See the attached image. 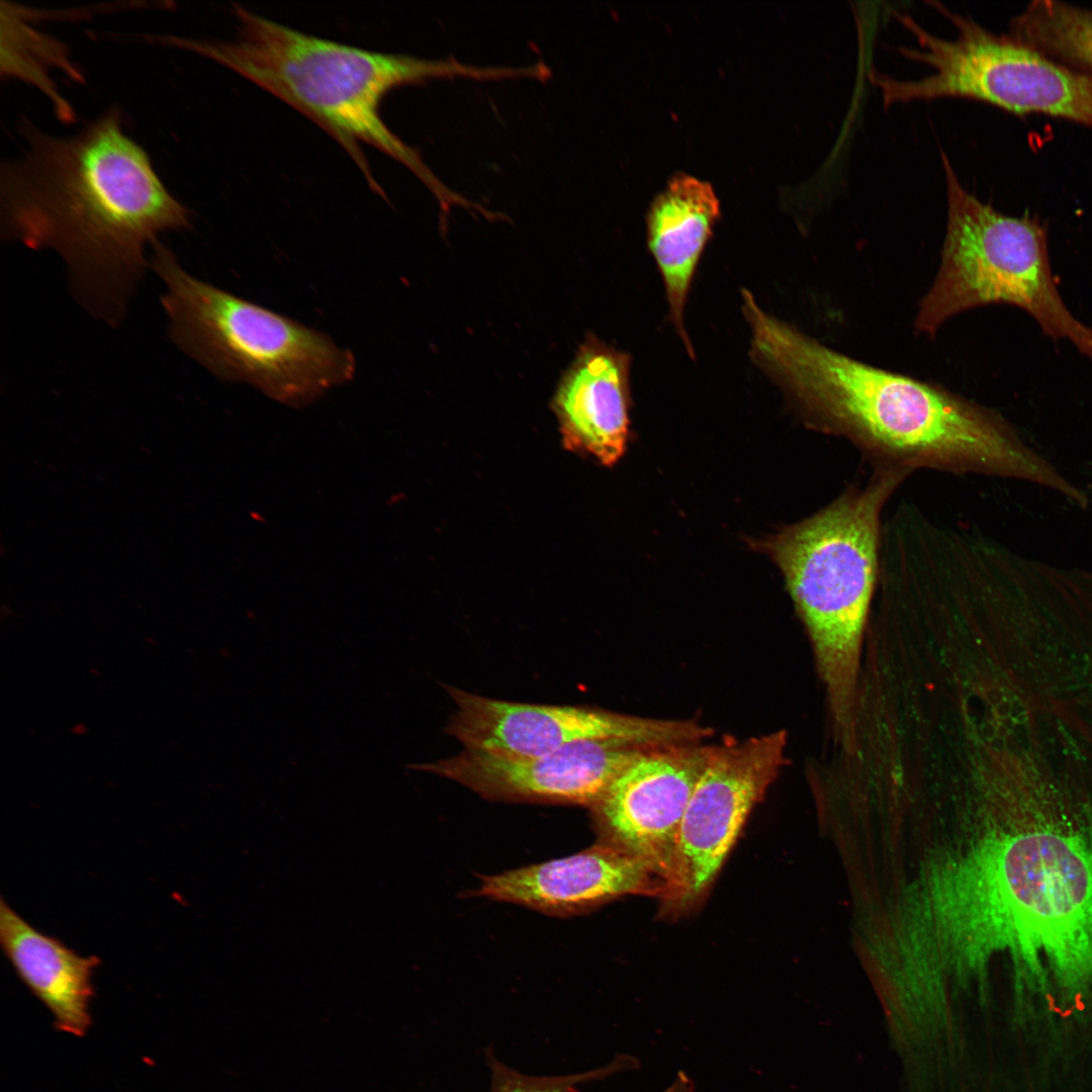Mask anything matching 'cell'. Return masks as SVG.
Listing matches in <instances>:
<instances>
[{
    "label": "cell",
    "instance_id": "1",
    "mask_svg": "<svg viewBox=\"0 0 1092 1092\" xmlns=\"http://www.w3.org/2000/svg\"><path fill=\"white\" fill-rule=\"evenodd\" d=\"M19 129L26 148L0 168L2 237L56 251L78 300L118 324L146 270V246L190 228V211L124 133L117 108L71 136L24 118Z\"/></svg>",
    "mask_w": 1092,
    "mask_h": 1092
},
{
    "label": "cell",
    "instance_id": "2",
    "mask_svg": "<svg viewBox=\"0 0 1092 1092\" xmlns=\"http://www.w3.org/2000/svg\"><path fill=\"white\" fill-rule=\"evenodd\" d=\"M741 294L753 361L810 428L847 440L874 466L1053 480L1052 468L994 411L845 355L768 314L748 290Z\"/></svg>",
    "mask_w": 1092,
    "mask_h": 1092
},
{
    "label": "cell",
    "instance_id": "3",
    "mask_svg": "<svg viewBox=\"0 0 1092 1092\" xmlns=\"http://www.w3.org/2000/svg\"><path fill=\"white\" fill-rule=\"evenodd\" d=\"M951 919L971 961L1008 954L1019 985L1092 987V828L1049 816L985 829L964 861Z\"/></svg>",
    "mask_w": 1092,
    "mask_h": 1092
},
{
    "label": "cell",
    "instance_id": "4",
    "mask_svg": "<svg viewBox=\"0 0 1092 1092\" xmlns=\"http://www.w3.org/2000/svg\"><path fill=\"white\" fill-rule=\"evenodd\" d=\"M234 10L238 20L234 40L161 35L159 43L212 60L296 108L345 148L380 195L383 191L360 143L412 170L443 209L459 202L460 197L439 182L418 153L389 129L380 106L389 91L403 84L452 75L495 78L494 69L370 51L305 33L240 5Z\"/></svg>",
    "mask_w": 1092,
    "mask_h": 1092
},
{
    "label": "cell",
    "instance_id": "5",
    "mask_svg": "<svg viewBox=\"0 0 1092 1092\" xmlns=\"http://www.w3.org/2000/svg\"><path fill=\"white\" fill-rule=\"evenodd\" d=\"M910 473L875 466L811 517L763 543L806 628L835 737L851 748L862 641L877 592L882 513Z\"/></svg>",
    "mask_w": 1092,
    "mask_h": 1092
},
{
    "label": "cell",
    "instance_id": "6",
    "mask_svg": "<svg viewBox=\"0 0 1092 1092\" xmlns=\"http://www.w3.org/2000/svg\"><path fill=\"white\" fill-rule=\"evenodd\" d=\"M153 248L170 338L212 374L289 404L352 378L353 355L327 335L193 277L159 241Z\"/></svg>",
    "mask_w": 1092,
    "mask_h": 1092
},
{
    "label": "cell",
    "instance_id": "7",
    "mask_svg": "<svg viewBox=\"0 0 1092 1092\" xmlns=\"http://www.w3.org/2000/svg\"><path fill=\"white\" fill-rule=\"evenodd\" d=\"M947 221L938 272L920 301L915 330L932 336L969 309L1005 303L1027 312L1044 335L1069 341L1092 362V329L1070 311L1057 287L1046 229L999 212L969 192L945 153Z\"/></svg>",
    "mask_w": 1092,
    "mask_h": 1092
},
{
    "label": "cell",
    "instance_id": "8",
    "mask_svg": "<svg viewBox=\"0 0 1092 1092\" xmlns=\"http://www.w3.org/2000/svg\"><path fill=\"white\" fill-rule=\"evenodd\" d=\"M954 39L928 34L919 61L932 73L919 80L922 97L969 98L1016 114H1044L1092 128V77L951 10Z\"/></svg>",
    "mask_w": 1092,
    "mask_h": 1092
},
{
    "label": "cell",
    "instance_id": "9",
    "mask_svg": "<svg viewBox=\"0 0 1092 1092\" xmlns=\"http://www.w3.org/2000/svg\"><path fill=\"white\" fill-rule=\"evenodd\" d=\"M784 730L715 745L677 832L666 915L695 908L714 883L754 805L786 761Z\"/></svg>",
    "mask_w": 1092,
    "mask_h": 1092
},
{
    "label": "cell",
    "instance_id": "10",
    "mask_svg": "<svg viewBox=\"0 0 1092 1092\" xmlns=\"http://www.w3.org/2000/svg\"><path fill=\"white\" fill-rule=\"evenodd\" d=\"M456 704L447 732L467 750L535 756L594 739L652 745L700 742L711 730L695 721L635 717L582 706L507 702L446 687Z\"/></svg>",
    "mask_w": 1092,
    "mask_h": 1092
},
{
    "label": "cell",
    "instance_id": "11",
    "mask_svg": "<svg viewBox=\"0 0 1092 1092\" xmlns=\"http://www.w3.org/2000/svg\"><path fill=\"white\" fill-rule=\"evenodd\" d=\"M714 747L700 742L652 747L624 768L590 808L600 842L645 862L665 882L666 895L679 825Z\"/></svg>",
    "mask_w": 1092,
    "mask_h": 1092
},
{
    "label": "cell",
    "instance_id": "12",
    "mask_svg": "<svg viewBox=\"0 0 1092 1092\" xmlns=\"http://www.w3.org/2000/svg\"><path fill=\"white\" fill-rule=\"evenodd\" d=\"M655 746L614 738L578 741L535 756L465 749L411 767L455 781L486 799L592 808L624 768Z\"/></svg>",
    "mask_w": 1092,
    "mask_h": 1092
},
{
    "label": "cell",
    "instance_id": "13",
    "mask_svg": "<svg viewBox=\"0 0 1092 1092\" xmlns=\"http://www.w3.org/2000/svg\"><path fill=\"white\" fill-rule=\"evenodd\" d=\"M666 884L639 858L599 842L575 854L482 877L475 895L548 915L582 913L625 895H666Z\"/></svg>",
    "mask_w": 1092,
    "mask_h": 1092
},
{
    "label": "cell",
    "instance_id": "14",
    "mask_svg": "<svg viewBox=\"0 0 1092 1092\" xmlns=\"http://www.w3.org/2000/svg\"><path fill=\"white\" fill-rule=\"evenodd\" d=\"M630 356L589 336L552 399L563 446L606 466L624 454L629 434Z\"/></svg>",
    "mask_w": 1092,
    "mask_h": 1092
},
{
    "label": "cell",
    "instance_id": "15",
    "mask_svg": "<svg viewBox=\"0 0 1092 1092\" xmlns=\"http://www.w3.org/2000/svg\"><path fill=\"white\" fill-rule=\"evenodd\" d=\"M0 942L18 978L54 1016L55 1027L82 1036L91 1025L92 975L100 960L44 934L0 899Z\"/></svg>",
    "mask_w": 1092,
    "mask_h": 1092
},
{
    "label": "cell",
    "instance_id": "16",
    "mask_svg": "<svg viewBox=\"0 0 1092 1092\" xmlns=\"http://www.w3.org/2000/svg\"><path fill=\"white\" fill-rule=\"evenodd\" d=\"M720 215L712 185L677 173L653 199L647 213V242L661 273L670 321L691 357L694 349L684 314L692 279Z\"/></svg>",
    "mask_w": 1092,
    "mask_h": 1092
},
{
    "label": "cell",
    "instance_id": "17",
    "mask_svg": "<svg viewBox=\"0 0 1092 1092\" xmlns=\"http://www.w3.org/2000/svg\"><path fill=\"white\" fill-rule=\"evenodd\" d=\"M1 76L15 78L40 90L51 101L58 118L73 122L75 112L50 77L59 69L76 82L82 73L71 62L66 44L26 22L18 5L1 2Z\"/></svg>",
    "mask_w": 1092,
    "mask_h": 1092
},
{
    "label": "cell",
    "instance_id": "18",
    "mask_svg": "<svg viewBox=\"0 0 1092 1092\" xmlns=\"http://www.w3.org/2000/svg\"><path fill=\"white\" fill-rule=\"evenodd\" d=\"M1008 34L1092 77V8L1058 0H1033L1011 19Z\"/></svg>",
    "mask_w": 1092,
    "mask_h": 1092
},
{
    "label": "cell",
    "instance_id": "19",
    "mask_svg": "<svg viewBox=\"0 0 1092 1092\" xmlns=\"http://www.w3.org/2000/svg\"><path fill=\"white\" fill-rule=\"evenodd\" d=\"M631 1059L621 1057L605 1067L561 1076H533L523 1074L500 1062L490 1051H485V1063L490 1072L489 1092H578L581 1084L604 1079L624 1068H630ZM662 1092H686L682 1084L675 1081Z\"/></svg>",
    "mask_w": 1092,
    "mask_h": 1092
}]
</instances>
